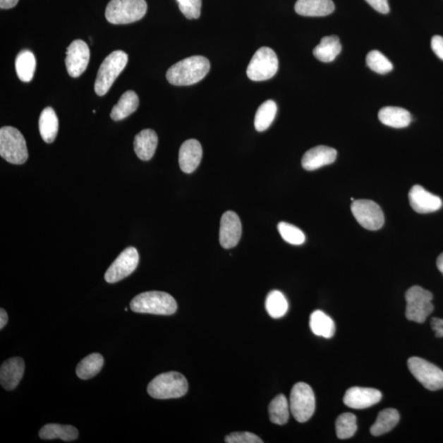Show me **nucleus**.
<instances>
[{
  "label": "nucleus",
  "instance_id": "nucleus-14",
  "mask_svg": "<svg viewBox=\"0 0 443 443\" xmlns=\"http://www.w3.org/2000/svg\"><path fill=\"white\" fill-rule=\"evenodd\" d=\"M241 236V223L233 211H226L222 216L219 230V243L224 249L235 248Z\"/></svg>",
  "mask_w": 443,
  "mask_h": 443
},
{
  "label": "nucleus",
  "instance_id": "nucleus-31",
  "mask_svg": "<svg viewBox=\"0 0 443 443\" xmlns=\"http://www.w3.org/2000/svg\"><path fill=\"white\" fill-rule=\"evenodd\" d=\"M290 411L289 402L284 394L277 396L269 406V419L275 425L286 424L289 420Z\"/></svg>",
  "mask_w": 443,
  "mask_h": 443
},
{
  "label": "nucleus",
  "instance_id": "nucleus-32",
  "mask_svg": "<svg viewBox=\"0 0 443 443\" xmlns=\"http://www.w3.org/2000/svg\"><path fill=\"white\" fill-rule=\"evenodd\" d=\"M277 107L274 100H267L259 107L255 118V128L258 132H264L270 127L276 117Z\"/></svg>",
  "mask_w": 443,
  "mask_h": 443
},
{
  "label": "nucleus",
  "instance_id": "nucleus-4",
  "mask_svg": "<svg viewBox=\"0 0 443 443\" xmlns=\"http://www.w3.org/2000/svg\"><path fill=\"white\" fill-rule=\"evenodd\" d=\"M147 12L145 0H111L105 10V18L115 25L139 21Z\"/></svg>",
  "mask_w": 443,
  "mask_h": 443
},
{
  "label": "nucleus",
  "instance_id": "nucleus-13",
  "mask_svg": "<svg viewBox=\"0 0 443 443\" xmlns=\"http://www.w3.org/2000/svg\"><path fill=\"white\" fill-rule=\"evenodd\" d=\"M90 49L87 43L82 40H75L67 49V71L72 78H78L87 68L90 61Z\"/></svg>",
  "mask_w": 443,
  "mask_h": 443
},
{
  "label": "nucleus",
  "instance_id": "nucleus-33",
  "mask_svg": "<svg viewBox=\"0 0 443 443\" xmlns=\"http://www.w3.org/2000/svg\"><path fill=\"white\" fill-rule=\"evenodd\" d=\"M265 307L272 318L279 319L288 312L289 302L281 291L274 290L267 296Z\"/></svg>",
  "mask_w": 443,
  "mask_h": 443
},
{
  "label": "nucleus",
  "instance_id": "nucleus-35",
  "mask_svg": "<svg viewBox=\"0 0 443 443\" xmlns=\"http://www.w3.org/2000/svg\"><path fill=\"white\" fill-rule=\"evenodd\" d=\"M367 66L372 71L380 74H387L394 69V65L384 54L377 50H372L366 57Z\"/></svg>",
  "mask_w": 443,
  "mask_h": 443
},
{
  "label": "nucleus",
  "instance_id": "nucleus-25",
  "mask_svg": "<svg viewBox=\"0 0 443 443\" xmlns=\"http://www.w3.org/2000/svg\"><path fill=\"white\" fill-rule=\"evenodd\" d=\"M39 436L40 439L44 440L59 439L65 442H71L78 439L79 432L72 425L49 424L44 425L40 430Z\"/></svg>",
  "mask_w": 443,
  "mask_h": 443
},
{
  "label": "nucleus",
  "instance_id": "nucleus-30",
  "mask_svg": "<svg viewBox=\"0 0 443 443\" xmlns=\"http://www.w3.org/2000/svg\"><path fill=\"white\" fill-rule=\"evenodd\" d=\"M104 357L99 353H93L85 357L77 366V375L80 380H87L97 375L104 365Z\"/></svg>",
  "mask_w": 443,
  "mask_h": 443
},
{
  "label": "nucleus",
  "instance_id": "nucleus-21",
  "mask_svg": "<svg viewBox=\"0 0 443 443\" xmlns=\"http://www.w3.org/2000/svg\"><path fill=\"white\" fill-rule=\"evenodd\" d=\"M157 145L158 135L154 130H142L134 139L135 152L138 157L143 161L152 159Z\"/></svg>",
  "mask_w": 443,
  "mask_h": 443
},
{
  "label": "nucleus",
  "instance_id": "nucleus-26",
  "mask_svg": "<svg viewBox=\"0 0 443 443\" xmlns=\"http://www.w3.org/2000/svg\"><path fill=\"white\" fill-rule=\"evenodd\" d=\"M341 51L340 40L336 36L325 37L313 50L317 59L324 63L334 61Z\"/></svg>",
  "mask_w": 443,
  "mask_h": 443
},
{
  "label": "nucleus",
  "instance_id": "nucleus-46",
  "mask_svg": "<svg viewBox=\"0 0 443 443\" xmlns=\"http://www.w3.org/2000/svg\"><path fill=\"white\" fill-rule=\"evenodd\" d=\"M128 307H126V308H125V311H128Z\"/></svg>",
  "mask_w": 443,
  "mask_h": 443
},
{
  "label": "nucleus",
  "instance_id": "nucleus-45",
  "mask_svg": "<svg viewBox=\"0 0 443 443\" xmlns=\"http://www.w3.org/2000/svg\"><path fill=\"white\" fill-rule=\"evenodd\" d=\"M178 4L184 2V0H177Z\"/></svg>",
  "mask_w": 443,
  "mask_h": 443
},
{
  "label": "nucleus",
  "instance_id": "nucleus-27",
  "mask_svg": "<svg viewBox=\"0 0 443 443\" xmlns=\"http://www.w3.org/2000/svg\"><path fill=\"white\" fill-rule=\"evenodd\" d=\"M15 68L18 77L23 83H30L36 72L37 60L32 51L23 49L17 55Z\"/></svg>",
  "mask_w": 443,
  "mask_h": 443
},
{
  "label": "nucleus",
  "instance_id": "nucleus-44",
  "mask_svg": "<svg viewBox=\"0 0 443 443\" xmlns=\"http://www.w3.org/2000/svg\"><path fill=\"white\" fill-rule=\"evenodd\" d=\"M437 269L443 274V253H442L437 260Z\"/></svg>",
  "mask_w": 443,
  "mask_h": 443
},
{
  "label": "nucleus",
  "instance_id": "nucleus-41",
  "mask_svg": "<svg viewBox=\"0 0 443 443\" xmlns=\"http://www.w3.org/2000/svg\"><path fill=\"white\" fill-rule=\"evenodd\" d=\"M432 329L435 332L437 337H443V320L434 318L431 320Z\"/></svg>",
  "mask_w": 443,
  "mask_h": 443
},
{
  "label": "nucleus",
  "instance_id": "nucleus-20",
  "mask_svg": "<svg viewBox=\"0 0 443 443\" xmlns=\"http://www.w3.org/2000/svg\"><path fill=\"white\" fill-rule=\"evenodd\" d=\"M334 9L332 0H297L295 5L296 12L305 17L328 16Z\"/></svg>",
  "mask_w": 443,
  "mask_h": 443
},
{
  "label": "nucleus",
  "instance_id": "nucleus-10",
  "mask_svg": "<svg viewBox=\"0 0 443 443\" xmlns=\"http://www.w3.org/2000/svg\"><path fill=\"white\" fill-rule=\"evenodd\" d=\"M413 376L430 391L443 389V371L434 364L420 357H411L407 362Z\"/></svg>",
  "mask_w": 443,
  "mask_h": 443
},
{
  "label": "nucleus",
  "instance_id": "nucleus-18",
  "mask_svg": "<svg viewBox=\"0 0 443 443\" xmlns=\"http://www.w3.org/2000/svg\"><path fill=\"white\" fill-rule=\"evenodd\" d=\"M202 147L198 140H186L179 150V165L185 174H191L198 168L202 159Z\"/></svg>",
  "mask_w": 443,
  "mask_h": 443
},
{
  "label": "nucleus",
  "instance_id": "nucleus-38",
  "mask_svg": "<svg viewBox=\"0 0 443 443\" xmlns=\"http://www.w3.org/2000/svg\"><path fill=\"white\" fill-rule=\"evenodd\" d=\"M226 443H263L260 437L249 432H235L226 435Z\"/></svg>",
  "mask_w": 443,
  "mask_h": 443
},
{
  "label": "nucleus",
  "instance_id": "nucleus-11",
  "mask_svg": "<svg viewBox=\"0 0 443 443\" xmlns=\"http://www.w3.org/2000/svg\"><path fill=\"white\" fill-rule=\"evenodd\" d=\"M351 212L364 229L376 231L384 224V214L380 206L370 200H354Z\"/></svg>",
  "mask_w": 443,
  "mask_h": 443
},
{
  "label": "nucleus",
  "instance_id": "nucleus-37",
  "mask_svg": "<svg viewBox=\"0 0 443 443\" xmlns=\"http://www.w3.org/2000/svg\"><path fill=\"white\" fill-rule=\"evenodd\" d=\"M180 11L188 19H198L200 16L202 0H184L179 4Z\"/></svg>",
  "mask_w": 443,
  "mask_h": 443
},
{
  "label": "nucleus",
  "instance_id": "nucleus-42",
  "mask_svg": "<svg viewBox=\"0 0 443 443\" xmlns=\"http://www.w3.org/2000/svg\"><path fill=\"white\" fill-rule=\"evenodd\" d=\"M19 0H0V8L2 9L12 8L18 4Z\"/></svg>",
  "mask_w": 443,
  "mask_h": 443
},
{
  "label": "nucleus",
  "instance_id": "nucleus-1",
  "mask_svg": "<svg viewBox=\"0 0 443 443\" xmlns=\"http://www.w3.org/2000/svg\"><path fill=\"white\" fill-rule=\"evenodd\" d=\"M210 63L203 56H191L181 60L169 68L166 78L174 85H190L200 82L210 72Z\"/></svg>",
  "mask_w": 443,
  "mask_h": 443
},
{
  "label": "nucleus",
  "instance_id": "nucleus-12",
  "mask_svg": "<svg viewBox=\"0 0 443 443\" xmlns=\"http://www.w3.org/2000/svg\"><path fill=\"white\" fill-rule=\"evenodd\" d=\"M139 264V254L135 248H126L109 266L104 279L109 284H115L132 274Z\"/></svg>",
  "mask_w": 443,
  "mask_h": 443
},
{
  "label": "nucleus",
  "instance_id": "nucleus-39",
  "mask_svg": "<svg viewBox=\"0 0 443 443\" xmlns=\"http://www.w3.org/2000/svg\"><path fill=\"white\" fill-rule=\"evenodd\" d=\"M376 11L382 14L389 13L390 8L387 0H365Z\"/></svg>",
  "mask_w": 443,
  "mask_h": 443
},
{
  "label": "nucleus",
  "instance_id": "nucleus-3",
  "mask_svg": "<svg viewBox=\"0 0 443 443\" xmlns=\"http://www.w3.org/2000/svg\"><path fill=\"white\" fill-rule=\"evenodd\" d=\"M188 391V380L178 372L159 375L147 387L149 395L159 400L179 399L185 396Z\"/></svg>",
  "mask_w": 443,
  "mask_h": 443
},
{
  "label": "nucleus",
  "instance_id": "nucleus-8",
  "mask_svg": "<svg viewBox=\"0 0 443 443\" xmlns=\"http://www.w3.org/2000/svg\"><path fill=\"white\" fill-rule=\"evenodd\" d=\"M278 69L279 59L276 53L269 47H262L251 59L246 74L254 82H263L273 78Z\"/></svg>",
  "mask_w": 443,
  "mask_h": 443
},
{
  "label": "nucleus",
  "instance_id": "nucleus-22",
  "mask_svg": "<svg viewBox=\"0 0 443 443\" xmlns=\"http://www.w3.org/2000/svg\"><path fill=\"white\" fill-rule=\"evenodd\" d=\"M379 119L382 124L394 128L408 127L411 122L409 111L399 107H384L380 109Z\"/></svg>",
  "mask_w": 443,
  "mask_h": 443
},
{
  "label": "nucleus",
  "instance_id": "nucleus-19",
  "mask_svg": "<svg viewBox=\"0 0 443 443\" xmlns=\"http://www.w3.org/2000/svg\"><path fill=\"white\" fill-rule=\"evenodd\" d=\"M336 150L334 148L319 145L307 151L301 160L302 167L305 170L314 171L334 162Z\"/></svg>",
  "mask_w": 443,
  "mask_h": 443
},
{
  "label": "nucleus",
  "instance_id": "nucleus-15",
  "mask_svg": "<svg viewBox=\"0 0 443 443\" xmlns=\"http://www.w3.org/2000/svg\"><path fill=\"white\" fill-rule=\"evenodd\" d=\"M411 208L419 214H430L441 209L442 201L439 196L429 193L423 186L415 185L409 193Z\"/></svg>",
  "mask_w": 443,
  "mask_h": 443
},
{
  "label": "nucleus",
  "instance_id": "nucleus-28",
  "mask_svg": "<svg viewBox=\"0 0 443 443\" xmlns=\"http://www.w3.org/2000/svg\"><path fill=\"white\" fill-rule=\"evenodd\" d=\"M400 415L399 411L392 408L382 411L374 425H372L370 432L374 436H381L394 430L399 424Z\"/></svg>",
  "mask_w": 443,
  "mask_h": 443
},
{
  "label": "nucleus",
  "instance_id": "nucleus-24",
  "mask_svg": "<svg viewBox=\"0 0 443 443\" xmlns=\"http://www.w3.org/2000/svg\"><path fill=\"white\" fill-rule=\"evenodd\" d=\"M139 107V97L133 90L126 92L120 97L117 104L111 111L110 117L114 121H120L133 114Z\"/></svg>",
  "mask_w": 443,
  "mask_h": 443
},
{
  "label": "nucleus",
  "instance_id": "nucleus-34",
  "mask_svg": "<svg viewBox=\"0 0 443 443\" xmlns=\"http://www.w3.org/2000/svg\"><path fill=\"white\" fill-rule=\"evenodd\" d=\"M357 430L356 417L351 413H344L336 421V436L340 439H351Z\"/></svg>",
  "mask_w": 443,
  "mask_h": 443
},
{
  "label": "nucleus",
  "instance_id": "nucleus-16",
  "mask_svg": "<svg viewBox=\"0 0 443 443\" xmlns=\"http://www.w3.org/2000/svg\"><path fill=\"white\" fill-rule=\"evenodd\" d=\"M381 399L382 394L379 390L353 387L346 392L344 401L346 406L352 409L361 410L379 403Z\"/></svg>",
  "mask_w": 443,
  "mask_h": 443
},
{
  "label": "nucleus",
  "instance_id": "nucleus-23",
  "mask_svg": "<svg viewBox=\"0 0 443 443\" xmlns=\"http://www.w3.org/2000/svg\"><path fill=\"white\" fill-rule=\"evenodd\" d=\"M39 130L44 142L52 143L57 137L59 119L51 107L45 108L39 119Z\"/></svg>",
  "mask_w": 443,
  "mask_h": 443
},
{
  "label": "nucleus",
  "instance_id": "nucleus-43",
  "mask_svg": "<svg viewBox=\"0 0 443 443\" xmlns=\"http://www.w3.org/2000/svg\"><path fill=\"white\" fill-rule=\"evenodd\" d=\"M8 320V316L7 312L4 309L0 310V329H3L5 325L7 324Z\"/></svg>",
  "mask_w": 443,
  "mask_h": 443
},
{
  "label": "nucleus",
  "instance_id": "nucleus-40",
  "mask_svg": "<svg viewBox=\"0 0 443 443\" xmlns=\"http://www.w3.org/2000/svg\"><path fill=\"white\" fill-rule=\"evenodd\" d=\"M431 47L432 51L443 61V37L441 36H435L432 37L431 40Z\"/></svg>",
  "mask_w": 443,
  "mask_h": 443
},
{
  "label": "nucleus",
  "instance_id": "nucleus-36",
  "mask_svg": "<svg viewBox=\"0 0 443 443\" xmlns=\"http://www.w3.org/2000/svg\"><path fill=\"white\" fill-rule=\"evenodd\" d=\"M278 230L281 238L288 243L299 245L305 243V236L303 231L293 224L281 222L278 225Z\"/></svg>",
  "mask_w": 443,
  "mask_h": 443
},
{
  "label": "nucleus",
  "instance_id": "nucleus-29",
  "mask_svg": "<svg viewBox=\"0 0 443 443\" xmlns=\"http://www.w3.org/2000/svg\"><path fill=\"white\" fill-rule=\"evenodd\" d=\"M310 326L316 336L331 339L335 334V324L323 311L316 310L310 315Z\"/></svg>",
  "mask_w": 443,
  "mask_h": 443
},
{
  "label": "nucleus",
  "instance_id": "nucleus-5",
  "mask_svg": "<svg viewBox=\"0 0 443 443\" xmlns=\"http://www.w3.org/2000/svg\"><path fill=\"white\" fill-rule=\"evenodd\" d=\"M128 62V55L122 50H116L104 59L99 68L95 83V92L99 97L107 94L115 80L123 71Z\"/></svg>",
  "mask_w": 443,
  "mask_h": 443
},
{
  "label": "nucleus",
  "instance_id": "nucleus-6",
  "mask_svg": "<svg viewBox=\"0 0 443 443\" xmlns=\"http://www.w3.org/2000/svg\"><path fill=\"white\" fill-rule=\"evenodd\" d=\"M0 155L10 164H23L27 162V143L19 130L13 127L0 129Z\"/></svg>",
  "mask_w": 443,
  "mask_h": 443
},
{
  "label": "nucleus",
  "instance_id": "nucleus-17",
  "mask_svg": "<svg viewBox=\"0 0 443 443\" xmlns=\"http://www.w3.org/2000/svg\"><path fill=\"white\" fill-rule=\"evenodd\" d=\"M24 370V360L21 357H13L4 361L0 369V384L5 390L16 389L23 379Z\"/></svg>",
  "mask_w": 443,
  "mask_h": 443
},
{
  "label": "nucleus",
  "instance_id": "nucleus-2",
  "mask_svg": "<svg viewBox=\"0 0 443 443\" xmlns=\"http://www.w3.org/2000/svg\"><path fill=\"white\" fill-rule=\"evenodd\" d=\"M130 308L135 313L172 315L177 311L178 304L169 293L153 291L134 297Z\"/></svg>",
  "mask_w": 443,
  "mask_h": 443
},
{
  "label": "nucleus",
  "instance_id": "nucleus-9",
  "mask_svg": "<svg viewBox=\"0 0 443 443\" xmlns=\"http://www.w3.org/2000/svg\"><path fill=\"white\" fill-rule=\"evenodd\" d=\"M289 405L296 421H308L315 411V397L310 386L305 382H297L291 389Z\"/></svg>",
  "mask_w": 443,
  "mask_h": 443
},
{
  "label": "nucleus",
  "instance_id": "nucleus-7",
  "mask_svg": "<svg viewBox=\"0 0 443 443\" xmlns=\"http://www.w3.org/2000/svg\"><path fill=\"white\" fill-rule=\"evenodd\" d=\"M434 296L420 286H411L406 293V319L423 324L432 312L435 307L432 303Z\"/></svg>",
  "mask_w": 443,
  "mask_h": 443
}]
</instances>
